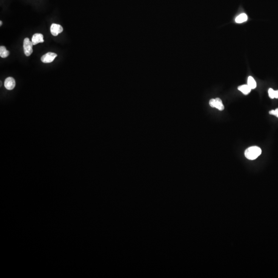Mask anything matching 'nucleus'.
I'll return each mask as SVG.
<instances>
[{"label": "nucleus", "instance_id": "4", "mask_svg": "<svg viewBox=\"0 0 278 278\" xmlns=\"http://www.w3.org/2000/svg\"><path fill=\"white\" fill-rule=\"evenodd\" d=\"M57 55L54 53L49 52L42 56L41 58L42 62L43 63H51L54 61L56 57H57Z\"/></svg>", "mask_w": 278, "mask_h": 278}, {"label": "nucleus", "instance_id": "7", "mask_svg": "<svg viewBox=\"0 0 278 278\" xmlns=\"http://www.w3.org/2000/svg\"><path fill=\"white\" fill-rule=\"evenodd\" d=\"M32 42L33 45H36L39 43H43L44 42L43 35L41 34H34L32 37Z\"/></svg>", "mask_w": 278, "mask_h": 278}, {"label": "nucleus", "instance_id": "5", "mask_svg": "<svg viewBox=\"0 0 278 278\" xmlns=\"http://www.w3.org/2000/svg\"><path fill=\"white\" fill-rule=\"evenodd\" d=\"M63 28L60 25L52 24L51 26V32L54 36H57L59 34L62 32Z\"/></svg>", "mask_w": 278, "mask_h": 278}, {"label": "nucleus", "instance_id": "3", "mask_svg": "<svg viewBox=\"0 0 278 278\" xmlns=\"http://www.w3.org/2000/svg\"><path fill=\"white\" fill-rule=\"evenodd\" d=\"M209 105L211 107L216 108L220 111L223 110L224 109V106L222 101L220 98L211 99L209 101Z\"/></svg>", "mask_w": 278, "mask_h": 278}, {"label": "nucleus", "instance_id": "9", "mask_svg": "<svg viewBox=\"0 0 278 278\" xmlns=\"http://www.w3.org/2000/svg\"><path fill=\"white\" fill-rule=\"evenodd\" d=\"M248 19L247 15L245 14H241L235 19V22L237 23H242L246 22Z\"/></svg>", "mask_w": 278, "mask_h": 278}, {"label": "nucleus", "instance_id": "15", "mask_svg": "<svg viewBox=\"0 0 278 278\" xmlns=\"http://www.w3.org/2000/svg\"><path fill=\"white\" fill-rule=\"evenodd\" d=\"M2 24V21H0V26H1Z\"/></svg>", "mask_w": 278, "mask_h": 278}, {"label": "nucleus", "instance_id": "2", "mask_svg": "<svg viewBox=\"0 0 278 278\" xmlns=\"http://www.w3.org/2000/svg\"><path fill=\"white\" fill-rule=\"evenodd\" d=\"M32 42H31L29 40V39L26 38H25L23 42V49H24V52L26 56H29L31 54H32L33 50H32Z\"/></svg>", "mask_w": 278, "mask_h": 278}, {"label": "nucleus", "instance_id": "11", "mask_svg": "<svg viewBox=\"0 0 278 278\" xmlns=\"http://www.w3.org/2000/svg\"><path fill=\"white\" fill-rule=\"evenodd\" d=\"M9 52L6 49V48L4 46L0 47V56L2 58H6L9 55Z\"/></svg>", "mask_w": 278, "mask_h": 278}, {"label": "nucleus", "instance_id": "14", "mask_svg": "<svg viewBox=\"0 0 278 278\" xmlns=\"http://www.w3.org/2000/svg\"><path fill=\"white\" fill-rule=\"evenodd\" d=\"M275 98H278V90L275 91Z\"/></svg>", "mask_w": 278, "mask_h": 278}, {"label": "nucleus", "instance_id": "1", "mask_svg": "<svg viewBox=\"0 0 278 278\" xmlns=\"http://www.w3.org/2000/svg\"><path fill=\"white\" fill-rule=\"evenodd\" d=\"M262 150L258 146H251L248 148L245 152V156L249 160H255L261 154Z\"/></svg>", "mask_w": 278, "mask_h": 278}, {"label": "nucleus", "instance_id": "10", "mask_svg": "<svg viewBox=\"0 0 278 278\" xmlns=\"http://www.w3.org/2000/svg\"><path fill=\"white\" fill-rule=\"evenodd\" d=\"M247 85L251 89H254L257 87V83L252 76H249L248 77Z\"/></svg>", "mask_w": 278, "mask_h": 278}, {"label": "nucleus", "instance_id": "8", "mask_svg": "<svg viewBox=\"0 0 278 278\" xmlns=\"http://www.w3.org/2000/svg\"><path fill=\"white\" fill-rule=\"evenodd\" d=\"M238 90L243 94H244L245 95H247L250 92L251 89L249 87L248 85H244L238 87Z\"/></svg>", "mask_w": 278, "mask_h": 278}, {"label": "nucleus", "instance_id": "6", "mask_svg": "<svg viewBox=\"0 0 278 278\" xmlns=\"http://www.w3.org/2000/svg\"><path fill=\"white\" fill-rule=\"evenodd\" d=\"M4 86L6 89L9 90L13 89L15 87V80L12 77H8L5 79Z\"/></svg>", "mask_w": 278, "mask_h": 278}, {"label": "nucleus", "instance_id": "13", "mask_svg": "<svg viewBox=\"0 0 278 278\" xmlns=\"http://www.w3.org/2000/svg\"><path fill=\"white\" fill-rule=\"evenodd\" d=\"M269 114H271V115H274L276 117H277V118H278V108L276 109V110H271L269 111Z\"/></svg>", "mask_w": 278, "mask_h": 278}, {"label": "nucleus", "instance_id": "12", "mask_svg": "<svg viewBox=\"0 0 278 278\" xmlns=\"http://www.w3.org/2000/svg\"><path fill=\"white\" fill-rule=\"evenodd\" d=\"M268 94H269V96L270 97V98H272V99L275 98V90H274L272 88H270L268 90Z\"/></svg>", "mask_w": 278, "mask_h": 278}]
</instances>
